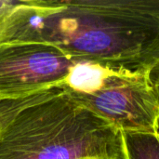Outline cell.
<instances>
[{"mask_svg": "<svg viewBox=\"0 0 159 159\" xmlns=\"http://www.w3.org/2000/svg\"><path fill=\"white\" fill-rule=\"evenodd\" d=\"M32 40L116 72L159 63V0H39Z\"/></svg>", "mask_w": 159, "mask_h": 159, "instance_id": "1", "label": "cell"}, {"mask_svg": "<svg viewBox=\"0 0 159 159\" xmlns=\"http://www.w3.org/2000/svg\"><path fill=\"white\" fill-rule=\"evenodd\" d=\"M0 159H126V155L121 132L60 86L3 125Z\"/></svg>", "mask_w": 159, "mask_h": 159, "instance_id": "2", "label": "cell"}, {"mask_svg": "<svg viewBox=\"0 0 159 159\" xmlns=\"http://www.w3.org/2000/svg\"><path fill=\"white\" fill-rule=\"evenodd\" d=\"M151 72H112L93 93L66 88L81 105L109 122L120 132L159 131V96Z\"/></svg>", "mask_w": 159, "mask_h": 159, "instance_id": "3", "label": "cell"}, {"mask_svg": "<svg viewBox=\"0 0 159 159\" xmlns=\"http://www.w3.org/2000/svg\"><path fill=\"white\" fill-rule=\"evenodd\" d=\"M75 63L47 42L0 43V98H20L63 86Z\"/></svg>", "mask_w": 159, "mask_h": 159, "instance_id": "4", "label": "cell"}, {"mask_svg": "<svg viewBox=\"0 0 159 159\" xmlns=\"http://www.w3.org/2000/svg\"><path fill=\"white\" fill-rule=\"evenodd\" d=\"M112 72L114 71L96 63L77 62L72 68L63 86L76 92L93 93L102 87Z\"/></svg>", "mask_w": 159, "mask_h": 159, "instance_id": "5", "label": "cell"}, {"mask_svg": "<svg viewBox=\"0 0 159 159\" xmlns=\"http://www.w3.org/2000/svg\"><path fill=\"white\" fill-rule=\"evenodd\" d=\"M126 159H159V139L153 132H121Z\"/></svg>", "mask_w": 159, "mask_h": 159, "instance_id": "6", "label": "cell"}, {"mask_svg": "<svg viewBox=\"0 0 159 159\" xmlns=\"http://www.w3.org/2000/svg\"><path fill=\"white\" fill-rule=\"evenodd\" d=\"M49 89H50L42 90L39 92H35L33 94H29V95H26L23 97H20V98L4 99V100L0 101V129L19 110H20L25 105L43 97Z\"/></svg>", "mask_w": 159, "mask_h": 159, "instance_id": "7", "label": "cell"}, {"mask_svg": "<svg viewBox=\"0 0 159 159\" xmlns=\"http://www.w3.org/2000/svg\"><path fill=\"white\" fill-rule=\"evenodd\" d=\"M22 3L17 0H0V22L14 12Z\"/></svg>", "mask_w": 159, "mask_h": 159, "instance_id": "8", "label": "cell"}, {"mask_svg": "<svg viewBox=\"0 0 159 159\" xmlns=\"http://www.w3.org/2000/svg\"><path fill=\"white\" fill-rule=\"evenodd\" d=\"M150 77H151V80H152V82L155 86V89L159 96V63L152 70V72L150 74Z\"/></svg>", "mask_w": 159, "mask_h": 159, "instance_id": "9", "label": "cell"}, {"mask_svg": "<svg viewBox=\"0 0 159 159\" xmlns=\"http://www.w3.org/2000/svg\"><path fill=\"white\" fill-rule=\"evenodd\" d=\"M157 137H158V139H159V131L157 133Z\"/></svg>", "mask_w": 159, "mask_h": 159, "instance_id": "10", "label": "cell"}, {"mask_svg": "<svg viewBox=\"0 0 159 159\" xmlns=\"http://www.w3.org/2000/svg\"><path fill=\"white\" fill-rule=\"evenodd\" d=\"M2 100H4V98H0V101H2Z\"/></svg>", "mask_w": 159, "mask_h": 159, "instance_id": "11", "label": "cell"}]
</instances>
